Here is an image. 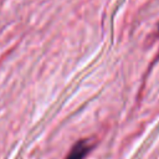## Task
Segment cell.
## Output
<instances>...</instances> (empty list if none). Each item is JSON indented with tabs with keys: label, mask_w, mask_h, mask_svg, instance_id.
I'll return each instance as SVG.
<instances>
[{
	"label": "cell",
	"mask_w": 159,
	"mask_h": 159,
	"mask_svg": "<svg viewBox=\"0 0 159 159\" xmlns=\"http://www.w3.org/2000/svg\"><path fill=\"white\" fill-rule=\"evenodd\" d=\"M89 149H91V145L87 140H78L72 147V149L70 150L68 155L65 159H84Z\"/></svg>",
	"instance_id": "6da1fadb"
}]
</instances>
